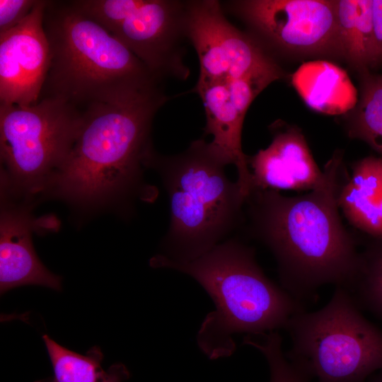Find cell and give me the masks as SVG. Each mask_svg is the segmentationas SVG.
<instances>
[{
  "label": "cell",
  "mask_w": 382,
  "mask_h": 382,
  "mask_svg": "<svg viewBox=\"0 0 382 382\" xmlns=\"http://www.w3.org/2000/svg\"><path fill=\"white\" fill-rule=\"evenodd\" d=\"M346 170L337 153L325 166L323 182L308 193L253 189L245 199L250 235L269 248L282 287L301 302L326 284L347 288L356 274L359 243L337 203Z\"/></svg>",
  "instance_id": "1"
},
{
  "label": "cell",
  "mask_w": 382,
  "mask_h": 382,
  "mask_svg": "<svg viewBox=\"0 0 382 382\" xmlns=\"http://www.w3.org/2000/svg\"><path fill=\"white\" fill-rule=\"evenodd\" d=\"M168 99L156 81L86 108L67 158L41 197L84 211L127 204L136 197L150 201L154 195L146 189L143 172L154 150L151 124Z\"/></svg>",
  "instance_id": "2"
},
{
  "label": "cell",
  "mask_w": 382,
  "mask_h": 382,
  "mask_svg": "<svg viewBox=\"0 0 382 382\" xmlns=\"http://www.w3.org/2000/svg\"><path fill=\"white\" fill-rule=\"evenodd\" d=\"M150 265L190 275L211 296L215 311L206 316L197 335L199 348L211 359L234 352V334L285 328L293 316L305 311L303 302L265 275L255 260V250L236 238L189 262L158 254Z\"/></svg>",
  "instance_id": "3"
},
{
  "label": "cell",
  "mask_w": 382,
  "mask_h": 382,
  "mask_svg": "<svg viewBox=\"0 0 382 382\" xmlns=\"http://www.w3.org/2000/svg\"><path fill=\"white\" fill-rule=\"evenodd\" d=\"M43 28L50 65L42 98L62 99L83 111L161 81L75 1H47Z\"/></svg>",
  "instance_id": "4"
},
{
  "label": "cell",
  "mask_w": 382,
  "mask_h": 382,
  "mask_svg": "<svg viewBox=\"0 0 382 382\" xmlns=\"http://www.w3.org/2000/svg\"><path fill=\"white\" fill-rule=\"evenodd\" d=\"M225 166L204 139L177 155L150 154L146 168L160 175L170 202V226L159 255L177 262L195 260L242 224L245 198Z\"/></svg>",
  "instance_id": "5"
},
{
  "label": "cell",
  "mask_w": 382,
  "mask_h": 382,
  "mask_svg": "<svg viewBox=\"0 0 382 382\" xmlns=\"http://www.w3.org/2000/svg\"><path fill=\"white\" fill-rule=\"evenodd\" d=\"M284 329L291 340L286 357L316 382H364L382 369V330L343 287L320 310L293 316Z\"/></svg>",
  "instance_id": "6"
},
{
  "label": "cell",
  "mask_w": 382,
  "mask_h": 382,
  "mask_svg": "<svg viewBox=\"0 0 382 382\" xmlns=\"http://www.w3.org/2000/svg\"><path fill=\"white\" fill-rule=\"evenodd\" d=\"M83 111L56 98L0 104L1 191L30 201L42 195L67 158Z\"/></svg>",
  "instance_id": "7"
},
{
  "label": "cell",
  "mask_w": 382,
  "mask_h": 382,
  "mask_svg": "<svg viewBox=\"0 0 382 382\" xmlns=\"http://www.w3.org/2000/svg\"><path fill=\"white\" fill-rule=\"evenodd\" d=\"M120 40L159 79L184 80L189 70L181 45L186 37V1L74 0Z\"/></svg>",
  "instance_id": "8"
},
{
  "label": "cell",
  "mask_w": 382,
  "mask_h": 382,
  "mask_svg": "<svg viewBox=\"0 0 382 382\" xmlns=\"http://www.w3.org/2000/svg\"><path fill=\"white\" fill-rule=\"evenodd\" d=\"M185 32L199 58L197 84L280 70L257 42L227 20L218 1H186Z\"/></svg>",
  "instance_id": "9"
},
{
  "label": "cell",
  "mask_w": 382,
  "mask_h": 382,
  "mask_svg": "<svg viewBox=\"0 0 382 382\" xmlns=\"http://www.w3.org/2000/svg\"><path fill=\"white\" fill-rule=\"evenodd\" d=\"M226 4L228 11L282 48L301 52L337 50L335 1L247 0Z\"/></svg>",
  "instance_id": "10"
},
{
  "label": "cell",
  "mask_w": 382,
  "mask_h": 382,
  "mask_svg": "<svg viewBox=\"0 0 382 382\" xmlns=\"http://www.w3.org/2000/svg\"><path fill=\"white\" fill-rule=\"evenodd\" d=\"M46 2L37 0L22 22L0 33L1 105H30L40 99L50 65L43 28Z\"/></svg>",
  "instance_id": "11"
},
{
  "label": "cell",
  "mask_w": 382,
  "mask_h": 382,
  "mask_svg": "<svg viewBox=\"0 0 382 382\" xmlns=\"http://www.w3.org/2000/svg\"><path fill=\"white\" fill-rule=\"evenodd\" d=\"M30 201L21 203L1 192L0 293L24 285L62 289V277L53 274L39 259L32 233L42 227L53 229L54 222H41L30 212Z\"/></svg>",
  "instance_id": "12"
},
{
  "label": "cell",
  "mask_w": 382,
  "mask_h": 382,
  "mask_svg": "<svg viewBox=\"0 0 382 382\" xmlns=\"http://www.w3.org/2000/svg\"><path fill=\"white\" fill-rule=\"evenodd\" d=\"M248 165L253 190L311 191L324 180L303 135L294 127L274 130L271 144L248 156Z\"/></svg>",
  "instance_id": "13"
},
{
  "label": "cell",
  "mask_w": 382,
  "mask_h": 382,
  "mask_svg": "<svg viewBox=\"0 0 382 382\" xmlns=\"http://www.w3.org/2000/svg\"><path fill=\"white\" fill-rule=\"evenodd\" d=\"M201 97L206 113L205 134H212V152L226 166L233 164L238 172L237 183L246 198L253 190V176L248 156L242 149L244 117L233 103L227 83L197 84L194 88Z\"/></svg>",
  "instance_id": "14"
},
{
  "label": "cell",
  "mask_w": 382,
  "mask_h": 382,
  "mask_svg": "<svg viewBox=\"0 0 382 382\" xmlns=\"http://www.w3.org/2000/svg\"><path fill=\"white\" fill-rule=\"evenodd\" d=\"M337 203L352 226L382 240V157H364L346 170Z\"/></svg>",
  "instance_id": "15"
},
{
  "label": "cell",
  "mask_w": 382,
  "mask_h": 382,
  "mask_svg": "<svg viewBox=\"0 0 382 382\" xmlns=\"http://www.w3.org/2000/svg\"><path fill=\"white\" fill-rule=\"evenodd\" d=\"M42 340L52 375L35 382H123L129 378L130 373L123 364L103 369L104 356L98 345L82 354L62 346L47 335H42Z\"/></svg>",
  "instance_id": "16"
},
{
  "label": "cell",
  "mask_w": 382,
  "mask_h": 382,
  "mask_svg": "<svg viewBox=\"0 0 382 382\" xmlns=\"http://www.w3.org/2000/svg\"><path fill=\"white\" fill-rule=\"evenodd\" d=\"M335 1L337 50L359 67L377 63L372 0Z\"/></svg>",
  "instance_id": "17"
},
{
  "label": "cell",
  "mask_w": 382,
  "mask_h": 382,
  "mask_svg": "<svg viewBox=\"0 0 382 382\" xmlns=\"http://www.w3.org/2000/svg\"><path fill=\"white\" fill-rule=\"evenodd\" d=\"M345 289L361 310L382 320V240L370 238L366 243L356 274Z\"/></svg>",
  "instance_id": "18"
},
{
  "label": "cell",
  "mask_w": 382,
  "mask_h": 382,
  "mask_svg": "<svg viewBox=\"0 0 382 382\" xmlns=\"http://www.w3.org/2000/svg\"><path fill=\"white\" fill-rule=\"evenodd\" d=\"M349 133L382 155V75L365 76L361 101Z\"/></svg>",
  "instance_id": "19"
},
{
  "label": "cell",
  "mask_w": 382,
  "mask_h": 382,
  "mask_svg": "<svg viewBox=\"0 0 382 382\" xmlns=\"http://www.w3.org/2000/svg\"><path fill=\"white\" fill-rule=\"evenodd\" d=\"M256 348L265 357L269 365L270 382H310V377L293 364L284 354L282 339L272 335L260 341Z\"/></svg>",
  "instance_id": "20"
},
{
  "label": "cell",
  "mask_w": 382,
  "mask_h": 382,
  "mask_svg": "<svg viewBox=\"0 0 382 382\" xmlns=\"http://www.w3.org/2000/svg\"><path fill=\"white\" fill-rule=\"evenodd\" d=\"M37 0H0V33L22 22L31 12Z\"/></svg>",
  "instance_id": "21"
},
{
  "label": "cell",
  "mask_w": 382,
  "mask_h": 382,
  "mask_svg": "<svg viewBox=\"0 0 382 382\" xmlns=\"http://www.w3.org/2000/svg\"><path fill=\"white\" fill-rule=\"evenodd\" d=\"M372 19L378 63L382 61V0H372Z\"/></svg>",
  "instance_id": "22"
},
{
  "label": "cell",
  "mask_w": 382,
  "mask_h": 382,
  "mask_svg": "<svg viewBox=\"0 0 382 382\" xmlns=\"http://www.w3.org/2000/svg\"><path fill=\"white\" fill-rule=\"evenodd\" d=\"M368 382H382V369L372 375Z\"/></svg>",
  "instance_id": "23"
}]
</instances>
